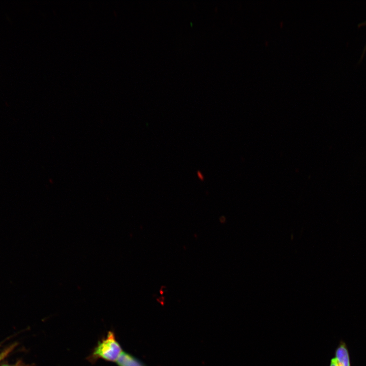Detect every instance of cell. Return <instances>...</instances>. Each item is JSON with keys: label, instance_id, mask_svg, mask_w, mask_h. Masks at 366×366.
Listing matches in <instances>:
<instances>
[{"label": "cell", "instance_id": "6da1fadb", "mask_svg": "<svg viewBox=\"0 0 366 366\" xmlns=\"http://www.w3.org/2000/svg\"><path fill=\"white\" fill-rule=\"evenodd\" d=\"M114 333L109 331L106 337L99 341L91 354L87 357L88 361L94 363L99 359L111 362H116L123 352Z\"/></svg>", "mask_w": 366, "mask_h": 366}, {"label": "cell", "instance_id": "7a4b0ae2", "mask_svg": "<svg viewBox=\"0 0 366 366\" xmlns=\"http://www.w3.org/2000/svg\"><path fill=\"white\" fill-rule=\"evenodd\" d=\"M118 366H147L132 354L123 351L117 361Z\"/></svg>", "mask_w": 366, "mask_h": 366}, {"label": "cell", "instance_id": "3957f363", "mask_svg": "<svg viewBox=\"0 0 366 366\" xmlns=\"http://www.w3.org/2000/svg\"><path fill=\"white\" fill-rule=\"evenodd\" d=\"M334 358L338 366H350L348 352L346 346L343 344L337 348Z\"/></svg>", "mask_w": 366, "mask_h": 366}, {"label": "cell", "instance_id": "277c9868", "mask_svg": "<svg viewBox=\"0 0 366 366\" xmlns=\"http://www.w3.org/2000/svg\"><path fill=\"white\" fill-rule=\"evenodd\" d=\"M14 345H12L0 354V361L6 357L13 349Z\"/></svg>", "mask_w": 366, "mask_h": 366}, {"label": "cell", "instance_id": "5b68a950", "mask_svg": "<svg viewBox=\"0 0 366 366\" xmlns=\"http://www.w3.org/2000/svg\"><path fill=\"white\" fill-rule=\"evenodd\" d=\"M330 366H338V363L334 358L331 359Z\"/></svg>", "mask_w": 366, "mask_h": 366}, {"label": "cell", "instance_id": "8992f818", "mask_svg": "<svg viewBox=\"0 0 366 366\" xmlns=\"http://www.w3.org/2000/svg\"><path fill=\"white\" fill-rule=\"evenodd\" d=\"M197 176L201 180H204V176L200 171H197Z\"/></svg>", "mask_w": 366, "mask_h": 366}, {"label": "cell", "instance_id": "52a82bcc", "mask_svg": "<svg viewBox=\"0 0 366 366\" xmlns=\"http://www.w3.org/2000/svg\"><path fill=\"white\" fill-rule=\"evenodd\" d=\"M2 366H24V365H21V364H17V365L16 364V365H6V364H5V365H2Z\"/></svg>", "mask_w": 366, "mask_h": 366}, {"label": "cell", "instance_id": "ba28073f", "mask_svg": "<svg viewBox=\"0 0 366 366\" xmlns=\"http://www.w3.org/2000/svg\"><path fill=\"white\" fill-rule=\"evenodd\" d=\"M365 48H366V46H365ZM365 49H364V50H365Z\"/></svg>", "mask_w": 366, "mask_h": 366}]
</instances>
